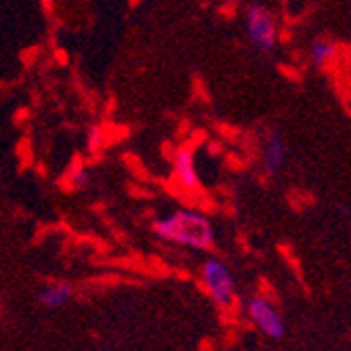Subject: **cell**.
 Returning <instances> with one entry per match:
<instances>
[{
	"mask_svg": "<svg viewBox=\"0 0 351 351\" xmlns=\"http://www.w3.org/2000/svg\"><path fill=\"white\" fill-rule=\"evenodd\" d=\"M156 236L167 242L194 250H210L215 246V228L206 215L189 208H179L154 223Z\"/></svg>",
	"mask_w": 351,
	"mask_h": 351,
	"instance_id": "6da1fadb",
	"label": "cell"
},
{
	"mask_svg": "<svg viewBox=\"0 0 351 351\" xmlns=\"http://www.w3.org/2000/svg\"><path fill=\"white\" fill-rule=\"evenodd\" d=\"M200 280L208 297L219 307H230L236 299V282L230 267L219 259H206L200 267Z\"/></svg>",
	"mask_w": 351,
	"mask_h": 351,
	"instance_id": "7a4b0ae2",
	"label": "cell"
},
{
	"mask_svg": "<svg viewBox=\"0 0 351 351\" xmlns=\"http://www.w3.org/2000/svg\"><path fill=\"white\" fill-rule=\"evenodd\" d=\"M246 32L254 49L269 53L278 43V21L269 7L252 3L246 9Z\"/></svg>",
	"mask_w": 351,
	"mask_h": 351,
	"instance_id": "3957f363",
	"label": "cell"
},
{
	"mask_svg": "<svg viewBox=\"0 0 351 351\" xmlns=\"http://www.w3.org/2000/svg\"><path fill=\"white\" fill-rule=\"evenodd\" d=\"M246 315H248V320L269 339H282L286 332V324L282 320L280 311L265 297H252L246 303Z\"/></svg>",
	"mask_w": 351,
	"mask_h": 351,
	"instance_id": "277c9868",
	"label": "cell"
},
{
	"mask_svg": "<svg viewBox=\"0 0 351 351\" xmlns=\"http://www.w3.org/2000/svg\"><path fill=\"white\" fill-rule=\"evenodd\" d=\"M173 171L181 187L185 189H198L200 179L196 171V160H194V149L191 147H179L173 156Z\"/></svg>",
	"mask_w": 351,
	"mask_h": 351,
	"instance_id": "5b68a950",
	"label": "cell"
},
{
	"mask_svg": "<svg viewBox=\"0 0 351 351\" xmlns=\"http://www.w3.org/2000/svg\"><path fill=\"white\" fill-rule=\"evenodd\" d=\"M286 156H289V147H286L284 137L278 131H271L267 135L265 147H263V165H265V171L269 175H276L284 167Z\"/></svg>",
	"mask_w": 351,
	"mask_h": 351,
	"instance_id": "8992f818",
	"label": "cell"
},
{
	"mask_svg": "<svg viewBox=\"0 0 351 351\" xmlns=\"http://www.w3.org/2000/svg\"><path fill=\"white\" fill-rule=\"evenodd\" d=\"M72 295L74 293L68 284L53 282V284H47L45 289L38 293V303L45 309H61L72 301Z\"/></svg>",
	"mask_w": 351,
	"mask_h": 351,
	"instance_id": "52a82bcc",
	"label": "cell"
},
{
	"mask_svg": "<svg viewBox=\"0 0 351 351\" xmlns=\"http://www.w3.org/2000/svg\"><path fill=\"white\" fill-rule=\"evenodd\" d=\"M339 55V45L326 36H320V38H313L311 40V47H309V57L311 61L315 63L317 68H326L330 63L337 59Z\"/></svg>",
	"mask_w": 351,
	"mask_h": 351,
	"instance_id": "ba28073f",
	"label": "cell"
},
{
	"mask_svg": "<svg viewBox=\"0 0 351 351\" xmlns=\"http://www.w3.org/2000/svg\"><path fill=\"white\" fill-rule=\"evenodd\" d=\"M70 181H72V185H74V187H82V185H86V181H88V171H86V169H82V167H78V169L72 173Z\"/></svg>",
	"mask_w": 351,
	"mask_h": 351,
	"instance_id": "9c48e42d",
	"label": "cell"
}]
</instances>
